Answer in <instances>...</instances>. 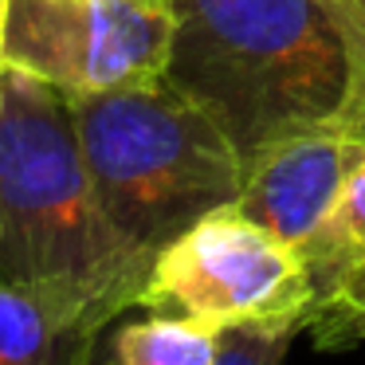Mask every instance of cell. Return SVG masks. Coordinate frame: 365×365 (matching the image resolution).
Segmentation results:
<instances>
[{"label": "cell", "instance_id": "cell-12", "mask_svg": "<svg viewBox=\"0 0 365 365\" xmlns=\"http://www.w3.org/2000/svg\"><path fill=\"white\" fill-rule=\"evenodd\" d=\"M346 134H349V138H357V142H365V106L357 110V118L349 122V130H346Z\"/></svg>", "mask_w": 365, "mask_h": 365}, {"label": "cell", "instance_id": "cell-11", "mask_svg": "<svg viewBox=\"0 0 365 365\" xmlns=\"http://www.w3.org/2000/svg\"><path fill=\"white\" fill-rule=\"evenodd\" d=\"M294 334V322H247L220 330V361L216 365H283Z\"/></svg>", "mask_w": 365, "mask_h": 365}, {"label": "cell", "instance_id": "cell-10", "mask_svg": "<svg viewBox=\"0 0 365 365\" xmlns=\"http://www.w3.org/2000/svg\"><path fill=\"white\" fill-rule=\"evenodd\" d=\"M307 334L318 349H346L365 341V267L346 275L310 307Z\"/></svg>", "mask_w": 365, "mask_h": 365}, {"label": "cell", "instance_id": "cell-14", "mask_svg": "<svg viewBox=\"0 0 365 365\" xmlns=\"http://www.w3.org/2000/svg\"><path fill=\"white\" fill-rule=\"evenodd\" d=\"M357 4H361V9H365V0H357Z\"/></svg>", "mask_w": 365, "mask_h": 365}, {"label": "cell", "instance_id": "cell-8", "mask_svg": "<svg viewBox=\"0 0 365 365\" xmlns=\"http://www.w3.org/2000/svg\"><path fill=\"white\" fill-rule=\"evenodd\" d=\"M299 255L307 259V271L314 279L318 299L326 291H334L346 275L365 267V150L357 158V165L349 169L346 189H341L334 212L326 216L318 236Z\"/></svg>", "mask_w": 365, "mask_h": 365}, {"label": "cell", "instance_id": "cell-5", "mask_svg": "<svg viewBox=\"0 0 365 365\" xmlns=\"http://www.w3.org/2000/svg\"><path fill=\"white\" fill-rule=\"evenodd\" d=\"M169 0H9L0 63L67 98L165 83Z\"/></svg>", "mask_w": 365, "mask_h": 365}, {"label": "cell", "instance_id": "cell-4", "mask_svg": "<svg viewBox=\"0 0 365 365\" xmlns=\"http://www.w3.org/2000/svg\"><path fill=\"white\" fill-rule=\"evenodd\" d=\"M314 299L307 259L291 244L236 208H220L161 247L138 307L212 330L247 322H294L307 330Z\"/></svg>", "mask_w": 365, "mask_h": 365}, {"label": "cell", "instance_id": "cell-9", "mask_svg": "<svg viewBox=\"0 0 365 365\" xmlns=\"http://www.w3.org/2000/svg\"><path fill=\"white\" fill-rule=\"evenodd\" d=\"M220 330L192 318L153 314L114 334L110 365H216Z\"/></svg>", "mask_w": 365, "mask_h": 365}, {"label": "cell", "instance_id": "cell-2", "mask_svg": "<svg viewBox=\"0 0 365 365\" xmlns=\"http://www.w3.org/2000/svg\"><path fill=\"white\" fill-rule=\"evenodd\" d=\"M150 267L98 208L67 95L0 63V279L56 287L110 322Z\"/></svg>", "mask_w": 365, "mask_h": 365}, {"label": "cell", "instance_id": "cell-1", "mask_svg": "<svg viewBox=\"0 0 365 365\" xmlns=\"http://www.w3.org/2000/svg\"><path fill=\"white\" fill-rule=\"evenodd\" d=\"M165 83L228 134L244 165L314 130L346 134L365 106L357 0H169Z\"/></svg>", "mask_w": 365, "mask_h": 365}, {"label": "cell", "instance_id": "cell-3", "mask_svg": "<svg viewBox=\"0 0 365 365\" xmlns=\"http://www.w3.org/2000/svg\"><path fill=\"white\" fill-rule=\"evenodd\" d=\"M67 103L98 208L150 263L181 232L240 200L244 158L169 83L75 95Z\"/></svg>", "mask_w": 365, "mask_h": 365}, {"label": "cell", "instance_id": "cell-7", "mask_svg": "<svg viewBox=\"0 0 365 365\" xmlns=\"http://www.w3.org/2000/svg\"><path fill=\"white\" fill-rule=\"evenodd\" d=\"M103 330L71 294L0 279V365H91Z\"/></svg>", "mask_w": 365, "mask_h": 365}, {"label": "cell", "instance_id": "cell-13", "mask_svg": "<svg viewBox=\"0 0 365 365\" xmlns=\"http://www.w3.org/2000/svg\"><path fill=\"white\" fill-rule=\"evenodd\" d=\"M4 20H9V0H0V40H4Z\"/></svg>", "mask_w": 365, "mask_h": 365}, {"label": "cell", "instance_id": "cell-6", "mask_svg": "<svg viewBox=\"0 0 365 365\" xmlns=\"http://www.w3.org/2000/svg\"><path fill=\"white\" fill-rule=\"evenodd\" d=\"M361 150L365 142L341 130H314L275 142L244 165V189L232 208L302 252L334 212Z\"/></svg>", "mask_w": 365, "mask_h": 365}]
</instances>
